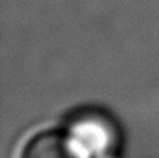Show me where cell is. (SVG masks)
I'll list each match as a JSON object with an SVG mask.
<instances>
[{
    "label": "cell",
    "instance_id": "obj_1",
    "mask_svg": "<svg viewBox=\"0 0 159 158\" xmlns=\"http://www.w3.org/2000/svg\"><path fill=\"white\" fill-rule=\"evenodd\" d=\"M20 158H89V148L75 131H42L25 143Z\"/></svg>",
    "mask_w": 159,
    "mask_h": 158
}]
</instances>
